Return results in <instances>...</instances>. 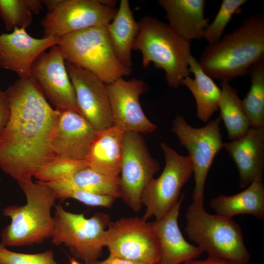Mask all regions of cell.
Returning <instances> with one entry per match:
<instances>
[{
    "label": "cell",
    "instance_id": "6da1fadb",
    "mask_svg": "<svg viewBox=\"0 0 264 264\" xmlns=\"http://www.w3.org/2000/svg\"><path fill=\"white\" fill-rule=\"evenodd\" d=\"M5 92L11 115L0 135V169L17 181L32 179L55 157L51 141L60 111L32 77L19 78Z\"/></svg>",
    "mask_w": 264,
    "mask_h": 264
},
{
    "label": "cell",
    "instance_id": "7a4b0ae2",
    "mask_svg": "<svg viewBox=\"0 0 264 264\" xmlns=\"http://www.w3.org/2000/svg\"><path fill=\"white\" fill-rule=\"evenodd\" d=\"M264 59V16L246 18L216 44L206 46L199 63L212 78L230 82L247 74L249 68Z\"/></svg>",
    "mask_w": 264,
    "mask_h": 264
},
{
    "label": "cell",
    "instance_id": "3957f363",
    "mask_svg": "<svg viewBox=\"0 0 264 264\" xmlns=\"http://www.w3.org/2000/svg\"><path fill=\"white\" fill-rule=\"evenodd\" d=\"M17 182L26 203L22 206L10 205L3 209V215L10 218L11 222L1 232V242L10 247L41 243L52 237L51 210L57 197L50 188L37 181L27 179Z\"/></svg>",
    "mask_w": 264,
    "mask_h": 264
},
{
    "label": "cell",
    "instance_id": "277c9868",
    "mask_svg": "<svg viewBox=\"0 0 264 264\" xmlns=\"http://www.w3.org/2000/svg\"><path fill=\"white\" fill-rule=\"evenodd\" d=\"M138 22L139 30L132 50L141 52L143 67L153 63L156 68L164 71L168 85L174 89L178 88L182 81L190 74V42L154 17L144 16Z\"/></svg>",
    "mask_w": 264,
    "mask_h": 264
},
{
    "label": "cell",
    "instance_id": "5b68a950",
    "mask_svg": "<svg viewBox=\"0 0 264 264\" xmlns=\"http://www.w3.org/2000/svg\"><path fill=\"white\" fill-rule=\"evenodd\" d=\"M185 232L208 257L247 264L251 256L240 226L232 218L206 212L203 205L192 201L186 215Z\"/></svg>",
    "mask_w": 264,
    "mask_h": 264
},
{
    "label": "cell",
    "instance_id": "8992f818",
    "mask_svg": "<svg viewBox=\"0 0 264 264\" xmlns=\"http://www.w3.org/2000/svg\"><path fill=\"white\" fill-rule=\"evenodd\" d=\"M66 62L96 75L106 84L129 76L132 68L118 58L107 26H97L60 38L58 44Z\"/></svg>",
    "mask_w": 264,
    "mask_h": 264
},
{
    "label": "cell",
    "instance_id": "52a82bcc",
    "mask_svg": "<svg viewBox=\"0 0 264 264\" xmlns=\"http://www.w3.org/2000/svg\"><path fill=\"white\" fill-rule=\"evenodd\" d=\"M110 221L106 213L97 212L87 218L83 214L67 211L58 204L53 216L51 242L56 245H65L73 257L88 264L102 255Z\"/></svg>",
    "mask_w": 264,
    "mask_h": 264
},
{
    "label": "cell",
    "instance_id": "ba28073f",
    "mask_svg": "<svg viewBox=\"0 0 264 264\" xmlns=\"http://www.w3.org/2000/svg\"><path fill=\"white\" fill-rule=\"evenodd\" d=\"M220 116L201 128L191 126L181 115L173 122L171 131L188 152L193 168L195 187L193 201L203 205L206 180L213 160L224 142L220 128Z\"/></svg>",
    "mask_w": 264,
    "mask_h": 264
},
{
    "label": "cell",
    "instance_id": "9c48e42d",
    "mask_svg": "<svg viewBox=\"0 0 264 264\" xmlns=\"http://www.w3.org/2000/svg\"><path fill=\"white\" fill-rule=\"evenodd\" d=\"M160 147L165 165L158 177L154 178L144 189L141 203L146 207L142 219L152 217L159 220L166 216L177 202L181 189L193 174L190 157L179 154L164 142Z\"/></svg>",
    "mask_w": 264,
    "mask_h": 264
},
{
    "label": "cell",
    "instance_id": "30bf717a",
    "mask_svg": "<svg viewBox=\"0 0 264 264\" xmlns=\"http://www.w3.org/2000/svg\"><path fill=\"white\" fill-rule=\"evenodd\" d=\"M110 0H61L41 20L44 38H58L85 28L107 26L117 11Z\"/></svg>",
    "mask_w": 264,
    "mask_h": 264
},
{
    "label": "cell",
    "instance_id": "8fae6325",
    "mask_svg": "<svg viewBox=\"0 0 264 264\" xmlns=\"http://www.w3.org/2000/svg\"><path fill=\"white\" fill-rule=\"evenodd\" d=\"M110 254L139 264H158L159 242L151 222L138 217L110 221L107 229Z\"/></svg>",
    "mask_w": 264,
    "mask_h": 264
},
{
    "label": "cell",
    "instance_id": "7c38bea8",
    "mask_svg": "<svg viewBox=\"0 0 264 264\" xmlns=\"http://www.w3.org/2000/svg\"><path fill=\"white\" fill-rule=\"evenodd\" d=\"M160 165L151 155L141 133L125 132L120 170L121 197L134 212L140 211L142 193Z\"/></svg>",
    "mask_w": 264,
    "mask_h": 264
},
{
    "label": "cell",
    "instance_id": "4fadbf2b",
    "mask_svg": "<svg viewBox=\"0 0 264 264\" xmlns=\"http://www.w3.org/2000/svg\"><path fill=\"white\" fill-rule=\"evenodd\" d=\"M31 77L55 109L80 114L66 61L58 44L38 57L31 69Z\"/></svg>",
    "mask_w": 264,
    "mask_h": 264
},
{
    "label": "cell",
    "instance_id": "5bb4252c",
    "mask_svg": "<svg viewBox=\"0 0 264 264\" xmlns=\"http://www.w3.org/2000/svg\"><path fill=\"white\" fill-rule=\"evenodd\" d=\"M80 114L95 130L114 125L106 84L91 72L66 62Z\"/></svg>",
    "mask_w": 264,
    "mask_h": 264
},
{
    "label": "cell",
    "instance_id": "9a60e30c",
    "mask_svg": "<svg viewBox=\"0 0 264 264\" xmlns=\"http://www.w3.org/2000/svg\"><path fill=\"white\" fill-rule=\"evenodd\" d=\"M106 86L114 126L124 132L146 133L155 131L157 126L147 117L139 101L148 88L143 80L122 77Z\"/></svg>",
    "mask_w": 264,
    "mask_h": 264
},
{
    "label": "cell",
    "instance_id": "2e32d148",
    "mask_svg": "<svg viewBox=\"0 0 264 264\" xmlns=\"http://www.w3.org/2000/svg\"><path fill=\"white\" fill-rule=\"evenodd\" d=\"M60 38L32 37L25 28H15L0 34V67L15 72L20 78L31 77L38 57L48 48L58 44Z\"/></svg>",
    "mask_w": 264,
    "mask_h": 264
},
{
    "label": "cell",
    "instance_id": "e0dca14e",
    "mask_svg": "<svg viewBox=\"0 0 264 264\" xmlns=\"http://www.w3.org/2000/svg\"><path fill=\"white\" fill-rule=\"evenodd\" d=\"M97 133L81 114L72 110L60 111L51 141L55 157L86 160Z\"/></svg>",
    "mask_w": 264,
    "mask_h": 264
},
{
    "label": "cell",
    "instance_id": "ac0fdd59",
    "mask_svg": "<svg viewBox=\"0 0 264 264\" xmlns=\"http://www.w3.org/2000/svg\"><path fill=\"white\" fill-rule=\"evenodd\" d=\"M239 172V185L245 188L262 181L264 171V127H250L242 136L224 143Z\"/></svg>",
    "mask_w": 264,
    "mask_h": 264
},
{
    "label": "cell",
    "instance_id": "d6986e66",
    "mask_svg": "<svg viewBox=\"0 0 264 264\" xmlns=\"http://www.w3.org/2000/svg\"><path fill=\"white\" fill-rule=\"evenodd\" d=\"M184 198V195L182 194L166 216L151 222L160 246L158 264H182L197 259L204 252L198 246L187 242L179 228L178 218Z\"/></svg>",
    "mask_w": 264,
    "mask_h": 264
},
{
    "label": "cell",
    "instance_id": "ffe728a7",
    "mask_svg": "<svg viewBox=\"0 0 264 264\" xmlns=\"http://www.w3.org/2000/svg\"><path fill=\"white\" fill-rule=\"evenodd\" d=\"M204 0H158L166 13L170 26L190 42L203 38L209 19L204 17Z\"/></svg>",
    "mask_w": 264,
    "mask_h": 264
},
{
    "label": "cell",
    "instance_id": "44dd1931",
    "mask_svg": "<svg viewBox=\"0 0 264 264\" xmlns=\"http://www.w3.org/2000/svg\"><path fill=\"white\" fill-rule=\"evenodd\" d=\"M125 132L114 125L98 132L86 159L88 167L104 175L120 176Z\"/></svg>",
    "mask_w": 264,
    "mask_h": 264
},
{
    "label": "cell",
    "instance_id": "7402d4cb",
    "mask_svg": "<svg viewBox=\"0 0 264 264\" xmlns=\"http://www.w3.org/2000/svg\"><path fill=\"white\" fill-rule=\"evenodd\" d=\"M210 205L216 214L226 218L248 214L262 220L264 218V185L262 181L253 182L237 194L212 198Z\"/></svg>",
    "mask_w": 264,
    "mask_h": 264
},
{
    "label": "cell",
    "instance_id": "603a6c76",
    "mask_svg": "<svg viewBox=\"0 0 264 264\" xmlns=\"http://www.w3.org/2000/svg\"><path fill=\"white\" fill-rule=\"evenodd\" d=\"M189 70L194 78L186 77L181 85L193 95L197 107V116L201 121L207 122L218 110L221 89L202 69L199 62L192 55L189 59Z\"/></svg>",
    "mask_w": 264,
    "mask_h": 264
},
{
    "label": "cell",
    "instance_id": "cb8c5ba5",
    "mask_svg": "<svg viewBox=\"0 0 264 264\" xmlns=\"http://www.w3.org/2000/svg\"><path fill=\"white\" fill-rule=\"evenodd\" d=\"M116 54L125 66L132 68V50L139 30L128 0H121L112 21L107 26Z\"/></svg>",
    "mask_w": 264,
    "mask_h": 264
},
{
    "label": "cell",
    "instance_id": "d4e9b609",
    "mask_svg": "<svg viewBox=\"0 0 264 264\" xmlns=\"http://www.w3.org/2000/svg\"><path fill=\"white\" fill-rule=\"evenodd\" d=\"M220 87L219 116L223 122L228 138L231 141L243 135L250 126L237 90L227 81H221Z\"/></svg>",
    "mask_w": 264,
    "mask_h": 264
},
{
    "label": "cell",
    "instance_id": "484cf974",
    "mask_svg": "<svg viewBox=\"0 0 264 264\" xmlns=\"http://www.w3.org/2000/svg\"><path fill=\"white\" fill-rule=\"evenodd\" d=\"M247 74L251 86L242 107L250 127H264V59L253 64Z\"/></svg>",
    "mask_w": 264,
    "mask_h": 264
},
{
    "label": "cell",
    "instance_id": "4316f807",
    "mask_svg": "<svg viewBox=\"0 0 264 264\" xmlns=\"http://www.w3.org/2000/svg\"><path fill=\"white\" fill-rule=\"evenodd\" d=\"M77 187L100 195L121 198L120 176H113L96 172L87 167L76 172L67 179Z\"/></svg>",
    "mask_w": 264,
    "mask_h": 264
},
{
    "label": "cell",
    "instance_id": "83f0119b",
    "mask_svg": "<svg viewBox=\"0 0 264 264\" xmlns=\"http://www.w3.org/2000/svg\"><path fill=\"white\" fill-rule=\"evenodd\" d=\"M43 6L42 0H0V17L6 31L28 27L32 14H38Z\"/></svg>",
    "mask_w": 264,
    "mask_h": 264
},
{
    "label": "cell",
    "instance_id": "f1b7e54d",
    "mask_svg": "<svg viewBox=\"0 0 264 264\" xmlns=\"http://www.w3.org/2000/svg\"><path fill=\"white\" fill-rule=\"evenodd\" d=\"M41 183L50 188L57 198L61 201L72 198L90 206L110 208L116 199L110 196L95 194L82 190L67 180Z\"/></svg>",
    "mask_w": 264,
    "mask_h": 264
},
{
    "label": "cell",
    "instance_id": "f546056e",
    "mask_svg": "<svg viewBox=\"0 0 264 264\" xmlns=\"http://www.w3.org/2000/svg\"><path fill=\"white\" fill-rule=\"evenodd\" d=\"M88 167L86 160H74L56 157L43 165L34 177L37 181L48 183L67 179L76 172Z\"/></svg>",
    "mask_w": 264,
    "mask_h": 264
},
{
    "label": "cell",
    "instance_id": "4dcf8cb0",
    "mask_svg": "<svg viewBox=\"0 0 264 264\" xmlns=\"http://www.w3.org/2000/svg\"><path fill=\"white\" fill-rule=\"evenodd\" d=\"M246 0H223L215 19L208 24L203 33L209 45L218 43L223 36V31L233 16L238 13Z\"/></svg>",
    "mask_w": 264,
    "mask_h": 264
},
{
    "label": "cell",
    "instance_id": "1f68e13d",
    "mask_svg": "<svg viewBox=\"0 0 264 264\" xmlns=\"http://www.w3.org/2000/svg\"><path fill=\"white\" fill-rule=\"evenodd\" d=\"M0 264H59L54 252L47 250L35 254L12 251L0 242Z\"/></svg>",
    "mask_w": 264,
    "mask_h": 264
},
{
    "label": "cell",
    "instance_id": "d6a6232c",
    "mask_svg": "<svg viewBox=\"0 0 264 264\" xmlns=\"http://www.w3.org/2000/svg\"><path fill=\"white\" fill-rule=\"evenodd\" d=\"M11 110L5 91L0 89V135L9 122Z\"/></svg>",
    "mask_w": 264,
    "mask_h": 264
},
{
    "label": "cell",
    "instance_id": "836d02e7",
    "mask_svg": "<svg viewBox=\"0 0 264 264\" xmlns=\"http://www.w3.org/2000/svg\"><path fill=\"white\" fill-rule=\"evenodd\" d=\"M88 264H139L110 255L105 260H99Z\"/></svg>",
    "mask_w": 264,
    "mask_h": 264
},
{
    "label": "cell",
    "instance_id": "e575fe53",
    "mask_svg": "<svg viewBox=\"0 0 264 264\" xmlns=\"http://www.w3.org/2000/svg\"><path fill=\"white\" fill-rule=\"evenodd\" d=\"M182 264H240L236 263L208 257L203 260H191Z\"/></svg>",
    "mask_w": 264,
    "mask_h": 264
},
{
    "label": "cell",
    "instance_id": "d590c367",
    "mask_svg": "<svg viewBox=\"0 0 264 264\" xmlns=\"http://www.w3.org/2000/svg\"><path fill=\"white\" fill-rule=\"evenodd\" d=\"M43 5L45 6L48 12H52L60 3L61 0H42Z\"/></svg>",
    "mask_w": 264,
    "mask_h": 264
},
{
    "label": "cell",
    "instance_id": "8d00e7d4",
    "mask_svg": "<svg viewBox=\"0 0 264 264\" xmlns=\"http://www.w3.org/2000/svg\"><path fill=\"white\" fill-rule=\"evenodd\" d=\"M69 264H82L74 257L69 258Z\"/></svg>",
    "mask_w": 264,
    "mask_h": 264
},
{
    "label": "cell",
    "instance_id": "74e56055",
    "mask_svg": "<svg viewBox=\"0 0 264 264\" xmlns=\"http://www.w3.org/2000/svg\"></svg>",
    "mask_w": 264,
    "mask_h": 264
},
{
    "label": "cell",
    "instance_id": "f35d334b",
    "mask_svg": "<svg viewBox=\"0 0 264 264\" xmlns=\"http://www.w3.org/2000/svg\"></svg>",
    "mask_w": 264,
    "mask_h": 264
}]
</instances>
